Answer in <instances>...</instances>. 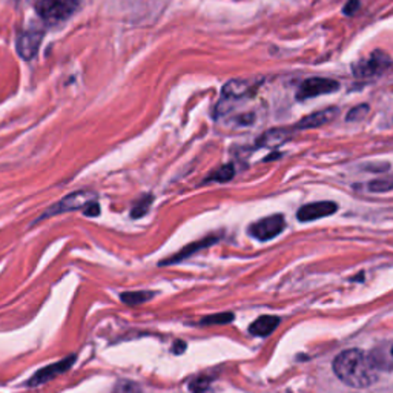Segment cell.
<instances>
[{"label":"cell","instance_id":"obj_1","mask_svg":"<svg viewBox=\"0 0 393 393\" xmlns=\"http://www.w3.org/2000/svg\"><path fill=\"white\" fill-rule=\"evenodd\" d=\"M333 372L350 388H369L377 381V372L370 358L358 349H349L333 359Z\"/></svg>","mask_w":393,"mask_h":393},{"label":"cell","instance_id":"obj_2","mask_svg":"<svg viewBox=\"0 0 393 393\" xmlns=\"http://www.w3.org/2000/svg\"><path fill=\"white\" fill-rule=\"evenodd\" d=\"M80 0H41L37 12L47 23H58L67 21L78 8Z\"/></svg>","mask_w":393,"mask_h":393},{"label":"cell","instance_id":"obj_3","mask_svg":"<svg viewBox=\"0 0 393 393\" xmlns=\"http://www.w3.org/2000/svg\"><path fill=\"white\" fill-rule=\"evenodd\" d=\"M339 89V83L332 80V78H323V77H313L307 78L303 83L297 93L298 100H307V98L318 97L323 94H330L335 93Z\"/></svg>","mask_w":393,"mask_h":393},{"label":"cell","instance_id":"obj_4","mask_svg":"<svg viewBox=\"0 0 393 393\" xmlns=\"http://www.w3.org/2000/svg\"><path fill=\"white\" fill-rule=\"evenodd\" d=\"M286 223L283 215H272L255 223L251 226V235L261 241H267L273 237H277L284 231Z\"/></svg>","mask_w":393,"mask_h":393},{"label":"cell","instance_id":"obj_5","mask_svg":"<svg viewBox=\"0 0 393 393\" xmlns=\"http://www.w3.org/2000/svg\"><path fill=\"white\" fill-rule=\"evenodd\" d=\"M43 38V32L37 31V30H30V31H23L19 34L17 42H16V48L19 56L22 58H30L34 57L38 51V47H41Z\"/></svg>","mask_w":393,"mask_h":393},{"label":"cell","instance_id":"obj_6","mask_svg":"<svg viewBox=\"0 0 393 393\" xmlns=\"http://www.w3.org/2000/svg\"><path fill=\"white\" fill-rule=\"evenodd\" d=\"M389 57L381 51L373 52V54L366 58V60L359 62L355 67V74L359 77H368V76H375L383 73V71L389 67Z\"/></svg>","mask_w":393,"mask_h":393},{"label":"cell","instance_id":"obj_7","mask_svg":"<svg viewBox=\"0 0 393 393\" xmlns=\"http://www.w3.org/2000/svg\"><path fill=\"white\" fill-rule=\"evenodd\" d=\"M338 211V206L332 201H318L311 203V205L303 206L298 211V220L300 221H312L323 217H329V215L335 214Z\"/></svg>","mask_w":393,"mask_h":393},{"label":"cell","instance_id":"obj_8","mask_svg":"<svg viewBox=\"0 0 393 393\" xmlns=\"http://www.w3.org/2000/svg\"><path fill=\"white\" fill-rule=\"evenodd\" d=\"M337 114H338V111L335 108L318 111V113L306 115L303 120H300L297 123V126H295V128H297V129H312V128L323 126V124L330 123L333 119H335Z\"/></svg>","mask_w":393,"mask_h":393},{"label":"cell","instance_id":"obj_9","mask_svg":"<svg viewBox=\"0 0 393 393\" xmlns=\"http://www.w3.org/2000/svg\"><path fill=\"white\" fill-rule=\"evenodd\" d=\"M278 323H280V319L277 317H271V315L260 317L258 319L254 321L251 327H249V330H251V333L255 337H267V335H271L275 329H277Z\"/></svg>","mask_w":393,"mask_h":393},{"label":"cell","instance_id":"obj_10","mask_svg":"<svg viewBox=\"0 0 393 393\" xmlns=\"http://www.w3.org/2000/svg\"><path fill=\"white\" fill-rule=\"evenodd\" d=\"M94 199V194L91 192H77L69 195L68 199H65L57 205L54 211H71V209H78L85 205H91V200Z\"/></svg>","mask_w":393,"mask_h":393},{"label":"cell","instance_id":"obj_11","mask_svg":"<svg viewBox=\"0 0 393 393\" xmlns=\"http://www.w3.org/2000/svg\"><path fill=\"white\" fill-rule=\"evenodd\" d=\"M249 91L247 83L243 80H232L225 85V89H223V93L225 96H227L229 98H240L243 97Z\"/></svg>","mask_w":393,"mask_h":393},{"label":"cell","instance_id":"obj_12","mask_svg":"<svg viewBox=\"0 0 393 393\" xmlns=\"http://www.w3.org/2000/svg\"><path fill=\"white\" fill-rule=\"evenodd\" d=\"M287 134L284 131H269V133L263 134V137L258 140V145L260 146H275V145H280V143H283L286 140Z\"/></svg>","mask_w":393,"mask_h":393},{"label":"cell","instance_id":"obj_13","mask_svg":"<svg viewBox=\"0 0 393 393\" xmlns=\"http://www.w3.org/2000/svg\"><path fill=\"white\" fill-rule=\"evenodd\" d=\"M113 393H143V392L139 388V384H135L133 381H126V379H124V381L117 383Z\"/></svg>","mask_w":393,"mask_h":393},{"label":"cell","instance_id":"obj_14","mask_svg":"<svg viewBox=\"0 0 393 393\" xmlns=\"http://www.w3.org/2000/svg\"><path fill=\"white\" fill-rule=\"evenodd\" d=\"M234 177V168L231 165H226L220 168L217 172H214L211 177H209V180H217V181H227L231 180Z\"/></svg>","mask_w":393,"mask_h":393},{"label":"cell","instance_id":"obj_15","mask_svg":"<svg viewBox=\"0 0 393 393\" xmlns=\"http://www.w3.org/2000/svg\"><path fill=\"white\" fill-rule=\"evenodd\" d=\"M153 297V293L150 292H139V293H129V295H123V300L126 301L129 304H135V303H143V301L149 300Z\"/></svg>","mask_w":393,"mask_h":393},{"label":"cell","instance_id":"obj_16","mask_svg":"<svg viewBox=\"0 0 393 393\" xmlns=\"http://www.w3.org/2000/svg\"><path fill=\"white\" fill-rule=\"evenodd\" d=\"M369 113V106L368 104H359V106L353 108L349 114H347V120L349 122H357L361 120L363 117Z\"/></svg>","mask_w":393,"mask_h":393},{"label":"cell","instance_id":"obj_17","mask_svg":"<svg viewBox=\"0 0 393 393\" xmlns=\"http://www.w3.org/2000/svg\"><path fill=\"white\" fill-rule=\"evenodd\" d=\"M232 315L231 313H221L218 317H211V318H206L203 323L205 324H214V323H227V321H232Z\"/></svg>","mask_w":393,"mask_h":393},{"label":"cell","instance_id":"obj_18","mask_svg":"<svg viewBox=\"0 0 393 393\" xmlns=\"http://www.w3.org/2000/svg\"><path fill=\"white\" fill-rule=\"evenodd\" d=\"M359 8V2L358 0H350V2H347V5L344 6V14H355V11Z\"/></svg>","mask_w":393,"mask_h":393},{"label":"cell","instance_id":"obj_19","mask_svg":"<svg viewBox=\"0 0 393 393\" xmlns=\"http://www.w3.org/2000/svg\"><path fill=\"white\" fill-rule=\"evenodd\" d=\"M392 355H393V347H392Z\"/></svg>","mask_w":393,"mask_h":393}]
</instances>
